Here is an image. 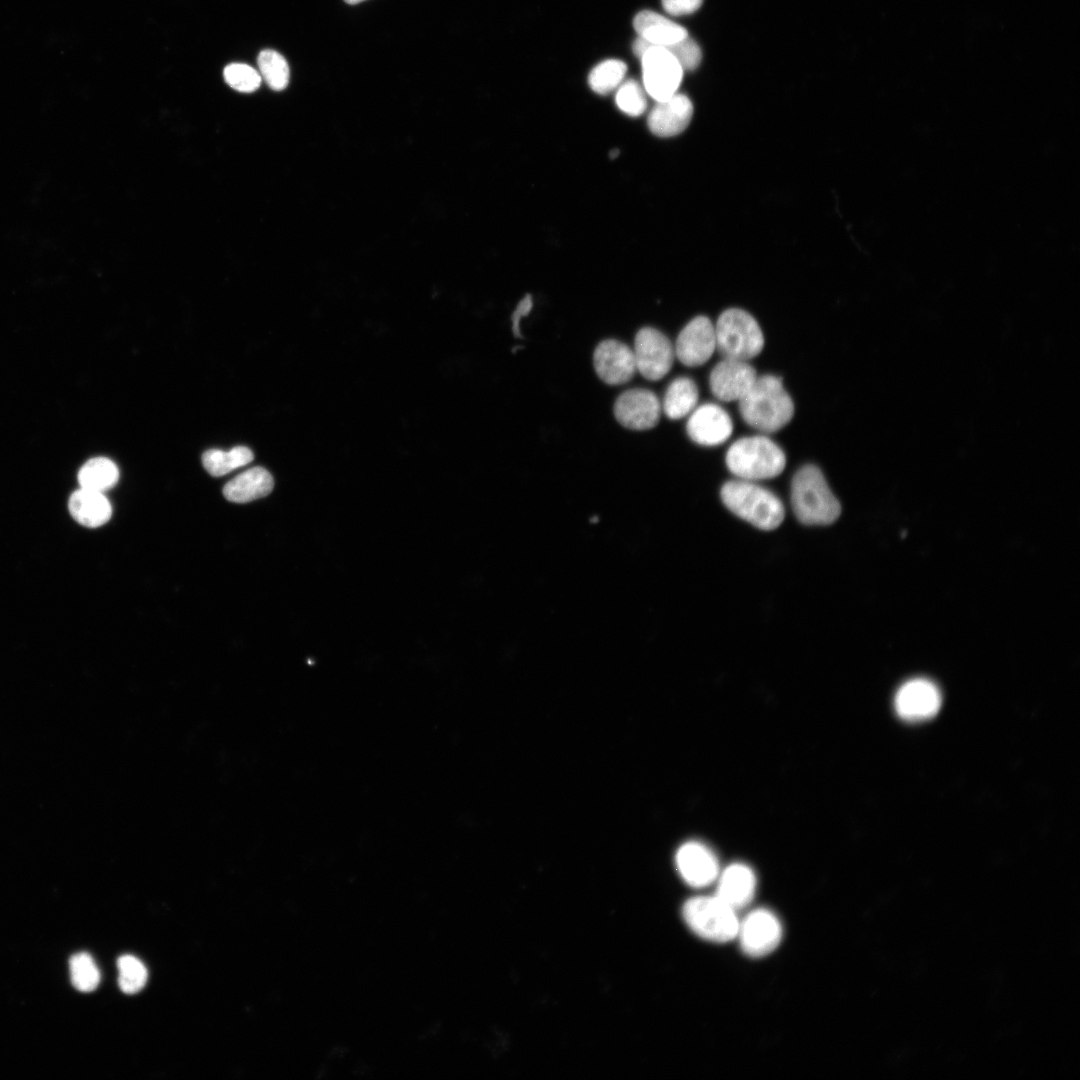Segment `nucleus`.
Segmentation results:
<instances>
[{
  "instance_id": "nucleus-28",
  "label": "nucleus",
  "mask_w": 1080,
  "mask_h": 1080,
  "mask_svg": "<svg viewBox=\"0 0 1080 1080\" xmlns=\"http://www.w3.org/2000/svg\"><path fill=\"white\" fill-rule=\"evenodd\" d=\"M117 968L118 984L124 993L134 994L145 986L148 977L147 969L135 956L122 955L117 960Z\"/></svg>"
},
{
  "instance_id": "nucleus-19",
  "label": "nucleus",
  "mask_w": 1080,
  "mask_h": 1080,
  "mask_svg": "<svg viewBox=\"0 0 1080 1080\" xmlns=\"http://www.w3.org/2000/svg\"><path fill=\"white\" fill-rule=\"evenodd\" d=\"M633 26L639 37L652 46L666 47L688 36L684 27L651 10L639 12Z\"/></svg>"
},
{
  "instance_id": "nucleus-15",
  "label": "nucleus",
  "mask_w": 1080,
  "mask_h": 1080,
  "mask_svg": "<svg viewBox=\"0 0 1080 1080\" xmlns=\"http://www.w3.org/2000/svg\"><path fill=\"white\" fill-rule=\"evenodd\" d=\"M593 364L599 378L609 385L624 384L637 371L633 350L614 339L604 340L597 345Z\"/></svg>"
},
{
  "instance_id": "nucleus-16",
  "label": "nucleus",
  "mask_w": 1080,
  "mask_h": 1080,
  "mask_svg": "<svg viewBox=\"0 0 1080 1080\" xmlns=\"http://www.w3.org/2000/svg\"><path fill=\"white\" fill-rule=\"evenodd\" d=\"M675 860L680 875L692 887H705L718 877L717 858L701 843L683 844L678 849Z\"/></svg>"
},
{
  "instance_id": "nucleus-6",
  "label": "nucleus",
  "mask_w": 1080,
  "mask_h": 1080,
  "mask_svg": "<svg viewBox=\"0 0 1080 1080\" xmlns=\"http://www.w3.org/2000/svg\"><path fill=\"white\" fill-rule=\"evenodd\" d=\"M682 916L689 928L703 939L723 943L737 937L740 922L736 910L716 895L687 900Z\"/></svg>"
},
{
  "instance_id": "nucleus-11",
  "label": "nucleus",
  "mask_w": 1080,
  "mask_h": 1080,
  "mask_svg": "<svg viewBox=\"0 0 1080 1080\" xmlns=\"http://www.w3.org/2000/svg\"><path fill=\"white\" fill-rule=\"evenodd\" d=\"M941 703L942 697L938 687L924 678L905 682L895 696L896 712L907 721L932 718L939 711Z\"/></svg>"
},
{
  "instance_id": "nucleus-21",
  "label": "nucleus",
  "mask_w": 1080,
  "mask_h": 1080,
  "mask_svg": "<svg viewBox=\"0 0 1080 1080\" xmlns=\"http://www.w3.org/2000/svg\"><path fill=\"white\" fill-rule=\"evenodd\" d=\"M273 486V478L266 469L253 467L226 483L223 494L231 502L246 503L267 496Z\"/></svg>"
},
{
  "instance_id": "nucleus-30",
  "label": "nucleus",
  "mask_w": 1080,
  "mask_h": 1080,
  "mask_svg": "<svg viewBox=\"0 0 1080 1080\" xmlns=\"http://www.w3.org/2000/svg\"><path fill=\"white\" fill-rule=\"evenodd\" d=\"M223 74L230 87L243 93L255 91L261 83V75L251 66L242 63L227 65Z\"/></svg>"
},
{
  "instance_id": "nucleus-5",
  "label": "nucleus",
  "mask_w": 1080,
  "mask_h": 1080,
  "mask_svg": "<svg viewBox=\"0 0 1080 1080\" xmlns=\"http://www.w3.org/2000/svg\"><path fill=\"white\" fill-rule=\"evenodd\" d=\"M716 350L724 358L749 361L764 347V335L756 319L747 311L730 308L714 324Z\"/></svg>"
},
{
  "instance_id": "nucleus-18",
  "label": "nucleus",
  "mask_w": 1080,
  "mask_h": 1080,
  "mask_svg": "<svg viewBox=\"0 0 1080 1080\" xmlns=\"http://www.w3.org/2000/svg\"><path fill=\"white\" fill-rule=\"evenodd\" d=\"M756 878L746 865L735 863L720 875L716 896L734 910L747 906L754 897Z\"/></svg>"
},
{
  "instance_id": "nucleus-4",
  "label": "nucleus",
  "mask_w": 1080,
  "mask_h": 1080,
  "mask_svg": "<svg viewBox=\"0 0 1080 1080\" xmlns=\"http://www.w3.org/2000/svg\"><path fill=\"white\" fill-rule=\"evenodd\" d=\"M725 462L737 479H771L784 470L786 456L781 447L765 434L746 436L728 448Z\"/></svg>"
},
{
  "instance_id": "nucleus-23",
  "label": "nucleus",
  "mask_w": 1080,
  "mask_h": 1080,
  "mask_svg": "<svg viewBox=\"0 0 1080 1080\" xmlns=\"http://www.w3.org/2000/svg\"><path fill=\"white\" fill-rule=\"evenodd\" d=\"M119 479L116 464L105 457L88 460L79 470L78 481L81 488L104 492L112 488Z\"/></svg>"
},
{
  "instance_id": "nucleus-13",
  "label": "nucleus",
  "mask_w": 1080,
  "mask_h": 1080,
  "mask_svg": "<svg viewBox=\"0 0 1080 1080\" xmlns=\"http://www.w3.org/2000/svg\"><path fill=\"white\" fill-rule=\"evenodd\" d=\"M757 377V372L749 361L724 358L710 372L709 387L718 400L738 402Z\"/></svg>"
},
{
  "instance_id": "nucleus-35",
  "label": "nucleus",
  "mask_w": 1080,
  "mask_h": 1080,
  "mask_svg": "<svg viewBox=\"0 0 1080 1080\" xmlns=\"http://www.w3.org/2000/svg\"><path fill=\"white\" fill-rule=\"evenodd\" d=\"M617 155H618V150H613L612 153H611V157L613 158V157H615Z\"/></svg>"
},
{
  "instance_id": "nucleus-14",
  "label": "nucleus",
  "mask_w": 1080,
  "mask_h": 1080,
  "mask_svg": "<svg viewBox=\"0 0 1080 1080\" xmlns=\"http://www.w3.org/2000/svg\"><path fill=\"white\" fill-rule=\"evenodd\" d=\"M692 441L702 446L724 443L733 432V422L728 412L715 403H705L689 414L686 425Z\"/></svg>"
},
{
  "instance_id": "nucleus-17",
  "label": "nucleus",
  "mask_w": 1080,
  "mask_h": 1080,
  "mask_svg": "<svg viewBox=\"0 0 1080 1080\" xmlns=\"http://www.w3.org/2000/svg\"><path fill=\"white\" fill-rule=\"evenodd\" d=\"M693 105L684 94L656 101L648 116L650 131L659 137H672L683 132L691 121Z\"/></svg>"
},
{
  "instance_id": "nucleus-33",
  "label": "nucleus",
  "mask_w": 1080,
  "mask_h": 1080,
  "mask_svg": "<svg viewBox=\"0 0 1080 1080\" xmlns=\"http://www.w3.org/2000/svg\"><path fill=\"white\" fill-rule=\"evenodd\" d=\"M533 301L531 295H526L517 305L512 314V330L516 337H521L520 321L523 317L527 316L531 311Z\"/></svg>"
},
{
  "instance_id": "nucleus-1",
  "label": "nucleus",
  "mask_w": 1080,
  "mask_h": 1080,
  "mask_svg": "<svg viewBox=\"0 0 1080 1080\" xmlns=\"http://www.w3.org/2000/svg\"><path fill=\"white\" fill-rule=\"evenodd\" d=\"M742 419L763 434L782 429L794 414V403L782 380L771 374L758 376L738 401Z\"/></svg>"
},
{
  "instance_id": "nucleus-24",
  "label": "nucleus",
  "mask_w": 1080,
  "mask_h": 1080,
  "mask_svg": "<svg viewBox=\"0 0 1080 1080\" xmlns=\"http://www.w3.org/2000/svg\"><path fill=\"white\" fill-rule=\"evenodd\" d=\"M253 458L248 447L236 446L229 451L209 449L203 453L202 463L209 474L219 477L250 463Z\"/></svg>"
},
{
  "instance_id": "nucleus-25",
  "label": "nucleus",
  "mask_w": 1080,
  "mask_h": 1080,
  "mask_svg": "<svg viewBox=\"0 0 1080 1080\" xmlns=\"http://www.w3.org/2000/svg\"><path fill=\"white\" fill-rule=\"evenodd\" d=\"M627 71L626 64L618 59H608L597 64L589 73L588 84L597 94H607L622 83Z\"/></svg>"
},
{
  "instance_id": "nucleus-20",
  "label": "nucleus",
  "mask_w": 1080,
  "mask_h": 1080,
  "mask_svg": "<svg viewBox=\"0 0 1080 1080\" xmlns=\"http://www.w3.org/2000/svg\"><path fill=\"white\" fill-rule=\"evenodd\" d=\"M69 512L81 525L96 528L105 524L112 515V507L102 492L81 488L68 501Z\"/></svg>"
},
{
  "instance_id": "nucleus-3",
  "label": "nucleus",
  "mask_w": 1080,
  "mask_h": 1080,
  "mask_svg": "<svg viewBox=\"0 0 1080 1080\" xmlns=\"http://www.w3.org/2000/svg\"><path fill=\"white\" fill-rule=\"evenodd\" d=\"M721 499L732 513L761 530L776 529L785 516L778 496L754 481L726 482L721 488Z\"/></svg>"
},
{
  "instance_id": "nucleus-29",
  "label": "nucleus",
  "mask_w": 1080,
  "mask_h": 1080,
  "mask_svg": "<svg viewBox=\"0 0 1080 1080\" xmlns=\"http://www.w3.org/2000/svg\"><path fill=\"white\" fill-rule=\"evenodd\" d=\"M615 101L622 112L633 117L641 115L647 107L645 92L641 85L633 79L620 84Z\"/></svg>"
},
{
  "instance_id": "nucleus-34",
  "label": "nucleus",
  "mask_w": 1080,
  "mask_h": 1080,
  "mask_svg": "<svg viewBox=\"0 0 1080 1080\" xmlns=\"http://www.w3.org/2000/svg\"><path fill=\"white\" fill-rule=\"evenodd\" d=\"M344 1L346 3H348V4H350V5H355V4H358V3L362 2V1H365V0H344Z\"/></svg>"
},
{
  "instance_id": "nucleus-10",
  "label": "nucleus",
  "mask_w": 1080,
  "mask_h": 1080,
  "mask_svg": "<svg viewBox=\"0 0 1080 1080\" xmlns=\"http://www.w3.org/2000/svg\"><path fill=\"white\" fill-rule=\"evenodd\" d=\"M675 357L685 366L697 367L706 363L716 350L715 328L703 315L690 320L679 333Z\"/></svg>"
},
{
  "instance_id": "nucleus-12",
  "label": "nucleus",
  "mask_w": 1080,
  "mask_h": 1080,
  "mask_svg": "<svg viewBox=\"0 0 1080 1080\" xmlns=\"http://www.w3.org/2000/svg\"><path fill=\"white\" fill-rule=\"evenodd\" d=\"M661 403L650 390L635 388L623 392L614 404L617 421L631 430L653 428L661 415Z\"/></svg>"
},
{
  "instance_id": "nucleus-32",
  "label": "nucleus",
  "mask_w": 1080,
  "mask_h": 1080,
  "mask_svg": "<svg viewBox=\"0 0 1080 1080\" xmlns=\"http://www.w3.org/2000/svg\"><path fill=\"white\" fill-rule=\"evenodd\" d=\"M702 2L703 0H662V6L668 14L682 16L694 13Z\"/></svg>"
},
{
  "instance_id": "nucleus-9",
  "label": "nucleus",
  "mask_w": 1080,
  "mask_h": 1080,
  "mask_svg": "<svg viewBox=\"0 0 1080 1080\" xmlns=\"http://www.w3.org/2000/svg\"><path fill=\"white\" fill-rule=\"evenodd\" d=\"M737 937L745 954L750 957H762L771 953L779 945L782 938V926L771 911L756 909L739 923Z\"/></svg>"
},
{
  "instance_id": "nucleus-27",
  "label": "nucleus",
  "mask_w": 1080,
  "mask_h": 1080,
  "mask_svg": "<svg viewBox=\"0 0 1080 1080\" xmlns=\"http://www.w3.org/2000/svg\"><path fill=\"white\" fill-rule=\"evenodd\" d=\"M70 977L73 986L81 992H90L100 982V972L92 957L84 952L73 955L69 960Z\"/></svg>"
},
{
  "instance_id": "nucleus-22",
  "label": "nucleus",
  "mask_w": 1080,
  "mask_h": 1080,
  "mask_svg": "<svg viewBox=\"0 0 1080 1080\" xmlns=\"http://www.w3.org/2000/svg\"><path fill=\"white\" fill-rule=\"evenodd\" d=\"M698 398L696 383L689 377H678L667 387L661 407L668 418L677 420L696 408Z\"/></svg>"
},
{
  "instance_id": "nucleus-2",
  "label": "nucleus",
  "mask_w": 1080,
  "mask_h": 1080,
  "mask_svg": "<svg viewBox=\"0 0 1080 1080\" xmlns=\"http://www.w3.org/2000/svg\"><path fill=\"white\" fill-rule=\"evenodd\" d=\"M791 504L805 525H829L837 520L841 505L821 470L812 464L801 467L791 483Z\"/></svg>"
},
{
  "instance_id": "nucleus-8",
  "label": "nucleus",
  "mask_w": 1080,
  "mask_h": 1080,
  "mask_svg": "<svg viewBox=\"0 0 1080 1080\" xmlns=\"http://www.w3.org/2000/svg\"><path fill=\"white\" fill-rule=\"evenodd\" d=\"M636 369L651 381L663 378L671 369L675 350L670 340L659 330L652 327L640 329L634 341Z\"/></svg>"
},
{
  "instance_id": "nucleus-26",
  "label": "nucleus",
  "mask_w": 1080,
  "mask_h": 1080,
  "mask_svg": "<svg viewBox=\"0 0 1080 1080\" xmlns=\"http://www.w3.org/2000/svg\"><path fill=\"white\" fill-rule=\"evenodd\" d=\"M261 77L267 85L276 91L286 88L289 83V66L286 59L277 51L266 49L258 55Z\"/></svg>"
},
{
  "instance_id": "nucleus-31",
  "label": "nucleus",
  "mask_w": 1080,
  "mask_h": 1080,
  "mask_svg": "<svg viewBox=\"0 0 1080 1080\" xmlns=\"http://www.w3.org/2000/svg\"><path fill=\"white\" fill-rule=\"evenodd\" d=\"M663 48L674 56L683 70H693L701 62V49L689 36Z\"/></svg>"
},
{
  "instance_id": "nucleus-7",
  "label": "nucleus",
  "mask_w": 1080,
  "mask_h": 1080,
  "mask_svg": "<svg viewBox=\"0 0 1080 1080\" xmlns=\"http://www.w3.org/2000/svg\"><path fill=\"white\" fill-rule=\"evenodd\" d=\"M640 60L644 89L654 100L662 101L677 93L684 70L669 51L650 45Z\"/></svg>"
}]
</instances>
